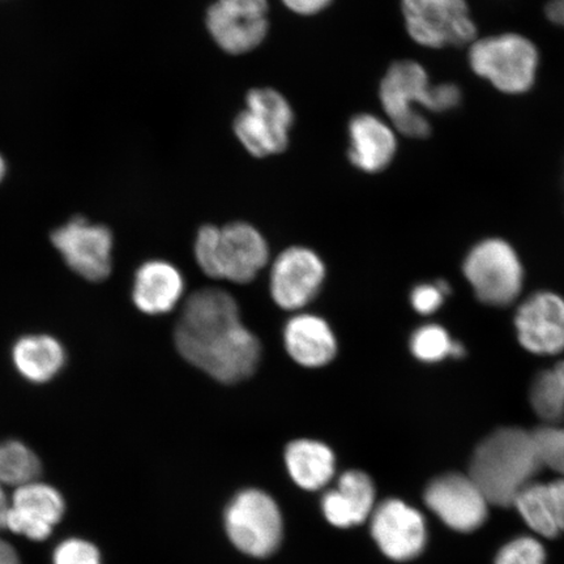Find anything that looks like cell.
Wrapping results in <instances>:
<instances>
[{"instance_id":"1","label":"cell","mask_w":564,"mask_h":564,"mask_svg":"<svg viewBox=\"0 0 564 564\" xmlns=\"http://www.w3.org/2000/svg\"><path fill=\"white\" fill-rule=\"evenodd\" d=\"M173 337L186 362L224 384L251 378L262 359V344L245 326L238 302L220 288L188 295Z\"/></svg>"},{"instance_id":"2","label":"cell","mask_w":564,"mask_h":564,"mask_svg":"<svg viewBox=\"0 0 564 564\" xmlns=\"http://www.w3.org/2000/svg\"><path fill=\"white\" fill-rule=\"evenodd\" d=\"M544 468L533 432L519 427L499 429L478 444L468 475L490 506L512 507L519 492L535 481Z\"/></svg>"},{"instance_id":"3","label":"cell","mask_w":564,"mask_h":564,"mask_svg":"<svg viewBox=\"0 0 564 564\" xmlns=\"http://www.w3.org/2000/svg\"><path fill=\"white\" fill-rule=\"evenodd\" d=\"M379 98L394 129L404 137L423 139L432 127L419 108L433 112L453 110L460 105L462 91L455 84L433 86L420 63L401 61L388 68Z\"/></svg>"},{"instance_id":"4","label":"cell","mask_w":564,"mask_h":564,"mask_svg":"<svg viewBox=\"0 0 564 564\" xmlns=\"http://www.w3.org/2000/svg\"><path fill=\"white\" fill-rule=\"evenodd\" d=\"M197 267L207 278L250 284L270 263V246L252 225L241 221L204 225L194 243Z\"/></svg>"},{"instance_id":"5","label":"cell","mask_w":564,"mask_h":564,"mask_svg":"<svg viewBox=\"0 0 564 564\" xmlns=\"http://www.w3.org/2000/svg\"><path fill=\"white\" fill-rule=\"evenodd\" d=\"M471 69L505 94L531 89L539 66V52L519 34L492 35L475 41L469 53Z\"/></svg>"},{"instance_id":"6","label":"cell","mask_w":564,"mask_h":564,"mask_svg":"<svg viewBox=\"0 0 564 564\" xmlns=\"http://www.w3.org/2000/svg\"><path fill=\"white\" fill-rule=\"evenodd\" d=\"M293 123L292 105L280 91L256 88L247 94L245 109L232 129L247 152L264 159L286 150Z\"/></svg>"},{"instance_id":"7","label":"cell","mask_w":564,"mask_h":564,"mask_svg":"<svg viewBox=\"0 0 564 564\" xmlns=\"http://www.w3.org/2000/svg\"><path fill=\"white\" fill-rule=\"evenodd\" d=\"M408 34L432 48L474 44L477 28L465 0H401Z\"/></svg>"},{"instance_id":"8","label":"cell","mask_w":564,"mask_h":564,"mask_svg":"<svg viewBox=\"0 0 564 564\" xmlns=\"http://www.w3.org/2000/svg\"><path fill=\"white\" fill-rule=\"evenodd\" d=\"M464 274L479 301L507 306L519 297L524 272L512 247L502 239H488L469 252Z\"/></svg>"},{"instance_id":"9","label":"cell","mask_w":564,"mask_h":564,"mask_svg":"<svg viewBox=\"0 0 564 564\" xmlns=\"http://www.w3.org/2000/svg\"><path fill=\"white\" fill-rule=\"evenodd\" d=\"M225 527L232 544L257 558L272 554L282 538L279 506L267 492L257 489L237 494L225 513Z\"/></svg>"},{"instance_id":"10","label":"cell","mask_w":564,"mask_h":564,"mask_svg":"<svg viewBox=\"0 0 564 564\" xmlns=\"http://www.w3.org/2000/svg\"><path fill=\"white\" fill-rule=\"evenodd\" d=\"M52 243L70 272L80 279L102 282L110 278L115 237L104 225L74 217L52 232Z\"/></svg>"},{"instance_id":"11","label":"cell","mask_w":564,"mask_h":564,"mask_svg":"<svg viewBox=\"0 0 564 564\" xmlns=\"http://www.w3.org/2000/svg\"><path fill=\"white\" fill-rule=\"evenodd\" d=\"M326 274V264L314 250L303 246L289 247L273 260L271 297L281 310L300 313L321 293Z\"/></svg>"},{"instance_id":"12","label":"cell","mask_w":564,"mask_h":564,"mask_svg":"<svg viewBox=\"0 0 564 564\" xmlns=\"http://www.w3.org/2000/svg\"><path fill=\"white\" fill-rule=\"evenodd\" d=\"M268 12V0H216L207 11L208 32L225 53H250L270 31Z\"/></svg>"},{"instance_id":"13","label":"cell","mask_w":564,"mask_h":564,"mask_svg":"<svg viewBox=\"0 0 564 564\" xmlns=\"http://www.w3.org/2000/svg\"><path fill=\"white\" fill-rule=\"evenodd\" d=\"M67 503L59 489L41 478L11 490L4 531L42 544L52 539L66 517Z\"/></svg>"},{"instance_id":"14","label":"cell","mask_w":564,"mask_h":564,"mask_svg":"<svg viewBox=\"0 0 564 564\" xmlns=\"http://www.w3.org/2000/svg\"><path fill=\"white\" fill-rule=\"evenodd\" d=\"M423 499L444 525L458 533H474L489 518V500L469 475L436 477L427 485Z\"/></svg>"},{"instance_id":"15","label":"cell","mask_w":564,"mask_h":564,"mask_svg":"<svg viewBox=\"0 0 564 564\" xmlns=\"http://www.w3.org/2000/svg\"><path fill=\"white\" fill-rule=\"evenodd\" d=\"M371 533L382 553L392 561L417 558L427 545L425 518L400 499H388L376 507Z\"/></svg>"},{"instance_id":"16","label":"cell","mask_w":564,"mask_h":564,"mask_svg":"<svg viewBox=\"0 0 564 564\" xmlns=\"http://www.w3.org/2000/svg\"><path fill=\"white\" fill-rule=\"evenodd\" d=\"M521 347L540 356L564 350V300L558 294L540 292L523 302L514 316Z\"/></svg>"},{"instance_id":"17","label":"cell","mask_w":564,"mask_h":564,"mask_svg":"<svg viewBox=\"0 0 564 564\" xmlns=\"http://www.w3.org/2000/svg\"><path fill=\"white\" fill-rule=\"evenodd\" d=\"M185 292V278L180 268L167 260H147L133 274L131 300L141 314H171L180 305Z\"/></svg>"},{"instance_id":"18","label":"cell","mask_w":564,"mask_h":564,"mask_svg":"<svg viewBox=\"0 0 564 564\" xmlns=\"http://www.w3.org/2000/svg\"><path fill=\"white\" fill-rule=\"evenodd\" d=\"M288 356L302 368L321 369L337 356V338L324 317L300 312L285 324L282 333Z\"/></svg>"},{"instance_id":"19","label":"cell","mask_w":564,"mask_h":564,"mask_svg":"<svg viewBox=\"0 0 564 564\" xmlns=\"http://www.w3.org/2000/svg\"><path fill=\"white\" fill-rule=\"evenodd\" d=\"M348 159L358 171L377 174L390 166L398 151L392 127L372 115H357L348 126Z\"/></svg>"},{"instance_id":"20","label":"cell","mask_w":564,"mask_h":564,"mask_svg":"<svg viewBox=\"0 0 564 564\" xmlns=\"http://www.w3.org/2000/svg\"><path fill=\"white\" fill-rule=\"evenodd\" d=\"M322 509L328 523L337 528L362 524L376 510V486L361 470L345 471L335 489L324 494Z\"/></svg>"},{"instance_id":"21","label":"cell","mask_w":564,"mask_h":564,"mask_svg":"<svg viewBox=\"0 0 564 564\" xmlns=\"http://www.w3.org/2000/svg\"><path fill=\"white\" fill-rule=\"evenodd\" d=\"M521 519L540 538L553 540L564 534V478L529 484L513 500Z\"/></svg>"},{"instance_id":"22","label":"cell","mask_w":564,"mask_h":564,"mask_svg":"<svg viewBox=\"0 0 564 564\" xmlns=\"http://www.w3.org/2000/svg\"><path fill=\"white\" fill-rule=\"evenodd\" d=\"M65 345L51 334L20 336L11 348L13 369L25 382L42 386L53 382L67 365Z\"/></svg>"},{"instance_id":"23","label":"cell","mask_w":564,"mask_h":564,"mask_svg":"<svg viewBox=\"0 0 564 564\" xmlns=\"http://www.w3.org/2000/svg\"><path fill=\"white\" fill-rule=\"evenodd\" d=\"M285 465L295 485L307 491L327 486L335 476L336 456L326 443L300 438L288 444Z\"/></svg>"},{"instance_id":"24","label":"cell","mask_w":564,"mask_h":564,"mask_svg":"<svg viewBox=\"0 0 564 564\" xmlns=\"http://www.w3.org/2000/svg\"><path fill=\"white\" fill-rule=\"evenodd\" d=\"M41 475V458L31 446L19 440L0 442V484L7 489H17Z\"/></svg>"},{"instance_id":"25","label":"cell","mask_w":564,"mask_h":564,"mask_svg":"<svg viewBox=\"0 0 564 564\" xmlns=\"http://www.w3.org/2000/svg\"><path fill=\"white\" fill-rule=\"evenodd\" d=\"M529 398L534 413L547 425H555L564 417V383L555 369L534 378Z\"/></svg>"},{"instance_id":"26","label":"cell","mask_w":564,"mask_h":564,"mask_svg":"<svg viewBox=\"0 0 564 564\" xmlns=\"http://www.w3.org/2000/svg\"><path fill=\"white\" fill-rule=\"evenodd\" d=\"M455 341L438 324H426L414 330L411 337L412 355L421 362L436 364L453 355Z\"/></svg>"},{"instance_id":"27","label":"cell","mask_w":564,"mask_h":564,"mask_svg":"<svg viewBox=\"0 0 564 564\" xmlns=\"http://www.w3.org/2000/svg\"><path fill=\"white\" fill-rule=\"evenodd\" d=\"M494 564H546V550L540 540L520 535L499 549Z\"/></svg>"},{"instance_id":"28","label":"cell","mask_w":564,"mask_h":564,"mask_svg":"<svg viewBox=\"0 0 564 564\" xmlns=\"http://www.w3.org/2000/svg\"><path fill=\"white\" fill-rule=\"evenodd\" d=\"M544 468L564 478V427L546 425L533 432Z\"/></svg>"},{"instance_id":"29","label":"cell","mask_w":564,"mask_h":564,"mask_svg":"<svg viewBox=\"0 0 564 564\" xmlns=\"http://www.w3.org/2000/svg\"><path fill=\"white\" fill-rule=\"evenodd\" d=\"M52 564H104L101 550L87 539L67 538L56 544Z\"/></svg>"},{"instance_id":"30","label":"cell","mask_w":564,"mask_h":564,"mask_svg":"<svg viewBox=\"0 0 564 564\" xmlns=\"http://www.w3.org/2000/svg\"><path fill=\"white\" fill-rule=\"evenodd\" d=\"M449 288L443 281L438 284H422L415 286L411 294V303L415 312L422 315L434 314L442 306L444 295Z\"/></svg>"},{"instance_id":"31","label":"cell","mask_w":564,"mask_h":564,"mask_svg":"<svg viewBox=\"0 0 564 564\" xmlns=\"http://www.w3.org/2000/svg\"><path fill=\"white\" fill-rule=\"evenodd\" d=\"M288 10L301 17H314L327 9L333 0H281Z\"/></svg>"},{"instance_id":"32","label":"cell","mask_w":564,"mask_h":564,"mask_svg":"<svg viewBox=\"0 0 564 564\" xmlns=\"http://www.w3.org/2000/svg\"><path fill=\"white\" fill-rule=\"evenodd\" d=\"M0 564H23L19 550L0 532Z\"/></svg>"},{"instance_id":"33","label":"cell","mask_w":564,"mask_h":564,"mask_svg":"<svg viewBox=\"0 0 564 564\" xmlns=\"http://www.w3.org/2000/svg\"><path fill=\"white\" fill-rule=\"evenodd\" d=\"M546 17L553 24L564 26V0H550Z\"/></svg>"},{"instance_id":"34","label":"cell","mask_w":564,"mask_h":564,"mask_svg":"<svg viewBox=\"0 0 564 564\" xmlns=\"http://www.w3.org/2000/svg\"><path fill=\"white\" fill-rule=\"evenodd\" d=\"M11 507V490L0 484V532L4 531L7 514Z\"/></svg>"},{"instance_id":"35","label":"cell","mask_w":564,"mask_h":564,"mask_svg":"<svg viewBox=\"0 0 564 564\" xmlns=\"http://www.w3.org/2000/svg\"><path fill=\"white\" fill-rule=\"evenodd\" d=\"M554 369L556 370V372L560 373V377L562 378L563 383H564V361L556 365Z\"/></svg>"},{"instance_id":"36","label":"cell","mask_w":564,"mask_h":564,"mask_svg":"<svg viewBox=\"0 0 564 564\" xmlns=\"http://www.w3.org/2000/svg\"><path fill=\"white\" fill-rule=\"evenodd\" d=\"M4 172H6V164H4L2 156H0V182H2V180H3Z\"/></svg>"}]
</instances>
